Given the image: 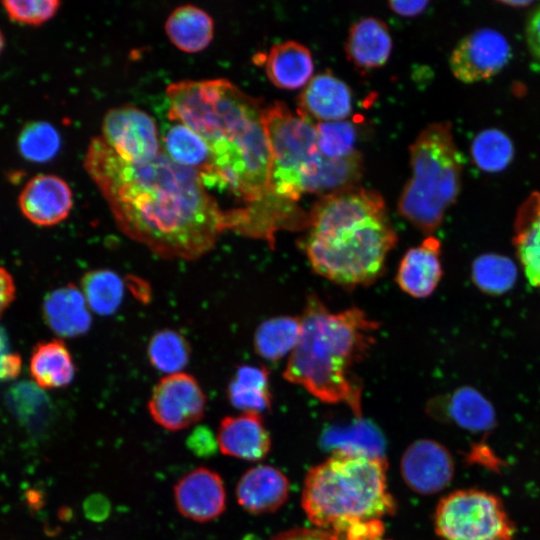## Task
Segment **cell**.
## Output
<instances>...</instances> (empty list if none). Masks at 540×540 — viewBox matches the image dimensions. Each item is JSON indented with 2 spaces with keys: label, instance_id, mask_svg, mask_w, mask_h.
Returning a JSON list of instances; mask_svg holds the SVG:
<instances>
[{
  "label": "cell",
  "instance_id": "b9f144b4",
  "mask_svg": "<svg viewBox=\"0 0 540 540\" xmlns=\"http://www.w3.org/2000/svg\"><path fill=\"white\" fill-rule=\"evenodd\" d=\"M273 540H341L340 536L324 529H296L277 536Z\"/></svg>",
  "mask_w": 540,
  "mask_h": 540
},
{
  "label": "cell",
  "instance_id": "d6986e66",
  "mask_svg": "<svg viewBox=\"0 0 540 540\" xmlns=\"http://www.w3.org/2000/svg\"><path fill=\"white\" fill-rule=\"evenodd\" d=\"M44 319L61 337H77L91 327L90 308L81 290L66 285L51 291L44 299Z\"/></svg>",
  "mask_w": 540,
  "mask_h": 540
},
{
  "label": "cell",
  "instance_id": "6da1fadb",
  "mask_svg": "<svg viewBox=\"0 0 540 540\" xmlns=\"http://www.w3.org/2000/svg\"><path fill=\"white\" fill-rule=\"evenodd\" d=\"M84 168L122 233L160 257L196 260L232 230L231 210L220 208L197 171L163 149L151 162L134 164L94 137Z\"/></svg>",
  "mask_w": 540,
  "mask_h": 540
},
{
  "label": "cell",
  "instance_id": "836d02e7",
  "mask_svg": "<svg viewBox=\"0 0 540 540\" xmlns=\"http://www.w3.org/2000/svg\"><path fill=\"white\" fill-rule=\"evenodd\" d=\"M472 279L483 292L500 295L511 289L517 278L514 262L506 256L485 254L472 264Z\"/></svg>",
  "mask_w": 540,
  "mask_h": 540
},
{
  "label": "cell",
  "instance_id": "bcb514c9",
  "mask_svg": "<svg viewBox=\"0 0 540 540\" xmlns=\"http://www.w3.org/2000/svg\"><path fill=\"white\" fill-rule=\"evenodd\" d=\"M502 4H505L507 6H511L513 8H520V7H523V6H528L530 5L532 2L531 1H502L501 2Z\"/></svg>",
  "mask_w": 540,
  "mask_h": 540
},
{
  "label": "cell",
  "instance_id": "44dd1931",
  "mask_svg": "<svg viewBox=\"0 0 540 540\" xmlns=\"http://www.w3.org/2000/svg\"><path fill=\"white\" fill-rule=\"evenodd\" d=\"M346 54L351 63L362 70L383 66L392 50V38L386 23L376 17L357 21L348 34Z\"/></svg>",
  "mask_w": 540,
  "mask_h": 540
},
{
  "label": "cell",
  "instance_id": "ac0fdd59",
  "mask_svg": "<svg viewBox=\"0 0 540 540\" xmlns=\"http://www.w3.org/2000/svg\"><path fill=\"white\" fill-rule=\"evenodd\" d=\"M289 483L278 469L259 465L246 471L236 486L239 505L252 514L274 512L286 501Z\"/></svg>",
  "mask_w": 540,
  "mask_h": 540
},
{
  "label": "cell",
  "instance_id": "f6af8a7d",
  "mask_svg": "<svg viewBox=\"0 0 540 540\" xmlns=\"http://www.w3.org/2000/svg\"><path fill=\"white\" fill-rule=\"evenodd\" d=\"M15 286L11 275L0 266V316L13 301Z\"/></svg>",
  "mask_w": 540,
  "mask_h": 540
},
{
  "label": "cell",
  "instance_id": "d4e9b609",
  "mask_svg": "<svg viewBox=\"0 0 540 540\" xmlns=\"http://www.w3.org/2000/svg\"><path fill=\"white\" fill-rule=\"evenodd\" d=\"M165 31L178 49L195 53L205 49L213 39L211 16L194 5H182L172 11L165 22Z\"/></svg>",
  "mask_w": 540,
  "mask_h": 540
},
{
  "label": "cell",
  "instance_id": "8d00e7d4",
  "mask_svg": "<svg viewBox=\"0 0 540 540\" xmlns=\"http://www.w3.org/2000/svg\"><path fill=\"white\" fill-rule=\"evenodd\" d=\"M316 131L318 149L325 157L343 158L356 151V127L351 122H320Z\"/></svg>",
  "mask_w": 540,
  "mask_h": 540
},
{
  "label": "cell",
  "instance_id": "f35d334b",
  "mask_svg": "<svg viewBox=\"0 0 540 540\" xmlns=\"http://www.w3.org/2000/svg\"><path fill=\"white\" fill-rule=\"evenodd\" d=\"M21 370V358L9 349L8 339L0 328V382L14 379Z\"/></svg>",
  "mask_w": 540,
  "mask_h": 540
},
{
  "label": "cell",
  "instance_id": "9c48e42d",
  "mask_svg": "<svg viewBox=\"0 0 540 540\" xmlns=\"http://www.w3.org/2000/svg\"><path fill=\"white\" fill-rule=\"evenodd\" d=\"M101 138L121 159L129 163H149L162 151L154 119L132 105H122L107 111L102 121Z\"/></svg>",
  "mask_w": 540,
  "mask_h": 540
},
{
  "label": "cell",
  "instance_id": "603a6c76",
  "mask_svg": "<svg viewBox=\"0 0 540 540\" xmlns=\"http://www.w3.org/2000/svg\"><path fill=\"white\" fill-rule=\"evenodd\" d=\"M173 122L161 135L163 151L175 163L197 171L205 186L216 184L207 143L188 126L178 121Z\"/></svg>",
  "mask_w": 540,
  "mask_h": 540
},
{
  "label": "cell",
  "instance_id": "4316f807",
  "mask_svg": "<svg viewBox=\"0 0 540 540\" xmlns=\"http://www.w3.org/2000/svg\"><path fill=\"white\" fill-rule=\"evenodd\" d=\"M30 372L40 388H61L72 382L75 364L65 343L53 339L37 344L31 356Z\"/></svg>",
  "mask_w": 540,
  "mask_h": 540
},
{
  "label": "cell",
  "instance_id": "1f68e13d",
  "mask_svg": "<svg viewBox=\"0 0 540 540\" xmlns=\"http://www.w3.org/2000/svg\"><path fill=\"white\" fill-rule=\"evenodd\" d=\"M82 293L90 310L100 315L117 311L124 295L122 279L108 269L87 272L81 280Z\"/></svg>",
  "mask_w": 540,
  "mask_h": 540
},
{
  "label": "cell",
  "instance_id": "4dcf8cb0",
  "mask_svg": "<svg viewBox=\"0 0 540 540\" xmlns=\"http://www.w3.org/2000/svg\"><path fill=\"white\" fill-rule=\"evenodd\" d=\"M363 170L362 156L357 151L343 158L323 155L321 164L307 187V193L320 196L356 186Z\"/></svg>",
  "mask_w": 540,
  "mask_h": 540
},
{
  "label": "cell",
  "instance_id": "5b68a950",
  "mask_svg": "<svg viewBox=\"0 0 540 540\" xmlns=\"http://www.w3.org/2000/svg\"><path fill=\"white\" fill-rule=\"evenodd\" d=\"M396 243L386 213L357 211L308 228L302 247L317 274L353 288L380 277Z\"/></svg>",
  "mask_w": 540,
  "mask_h": 540
},
{
  "label": "cell",
  "instance_id": "4fadbf2b",
  "mask_svg": "<svg viewBox=\"0 0 540 540\" xmlns=\"http://www.w3.org/2000/svg\"><path fill=\"white\" fill-rule=\"evenodd\" d=\"M174 500L177 510L184 517L200 523L214 520L226 507L222 478L209 468H196L176 483Z\"/></svg>",
  "mask_w": 540,
  "mask_h": 540
},
{
  "label": "cell",
  "instance_id": "7402d4cb",
  "mask_svg": "<svg viewBox=\"0 0 540 540\" xmlns=\"http://www.w3.org/2000/svg\"><path fill=\"white\" fill-rule=\"evenodd\" d=\"M265 72L278 88L294 90L312 79L314 62L310 50L296 41L275 44L267 54Z\"/></svg>",
  "mask_w": 540,
  "mask_h": 540
},
{
  "label": "cell",
  "instance_id": "7a4b0ae2",
  "mask_svg": "<svg viewBox=\"0 0 540 540\" xmlns=\"http://www.w3.org/2000/svg\"><path fill=\"white\" fill-rule=\"evenodd\" d=\"M170 120L183 123L208 145L216 184L257 204L270 195V149L264 109L226 79L183 80L166 89Z\"/></svg>",
  "mask_w": 540,
  "mask_h": 540
},
{
  "label": "cell",
  "instance_id": "2e32d148",
  "mask_svg": "<svg viewBox=\"0 0 540 540\" xmlns=\"http://www.w3.org/2000/svg\"><path fill=\"white\" fill-rule=\"evenodd\" d=\"M216 440L224 455L248 461L264 458L271 447L269 432L260 413L255 412L223 418Z\"/></svg>",
  "mask_w": 540,
  "mask_h": 540
},
{
  "label": "cell",
  "instance_id": "d590c367",
  "mask_svg": "<svg viewBox=\"0 0 540 540\" xmlns=\"http://www.w3.org/2000/svg\"><path fill=\"white\" fill-rule=\"evenodd\" d=\"M61 145L60 135L48 122L34 121L19 134L18 148L21 155L32 162H47L55 157Z\"/></svg>",
  "mask_w": 540,
  "mask_h": 540
},
{
  "label": "cell",
  "instance_id": "8992f818",
  "mask_svg": "<svg viewBox=\"0 0 540 540\" xmlns=\"http://www.w3.org/2000/svg\"><path fill=\"white\" fill-rule=\"evenodd\" d=\"M412 176L398 201V212L424 233L436 230L460 192L462 158L451 125L424 128L410 146Z\"/></svg>",
  "mask_w": 540,
  "mask_h": 540
},
{
  "label": "cell",
  "instance_id": "f1b7e54d",
  "mask_svg": "<svg viewBox=\"0 0 540 540\" xmlns=\"http://www.w3.org/2000/svg\"><path fill=\"white\" fill-rule=\"evenodd\" d=\"M301 334V319L295 316L269 318L257 327L253 344L256 353L271 362L291 354Z\"/></svg>",
  "mask_w": 540,
  "mask_h": 540
},
{
  "label": "cell",
  "instance_id": "3957f363",
  "mask_svg": "<svg viewBox=\"0 0 540 540\" xmlns=\"http://www.w3.org/2000/svg\"><path fill=\"white\" fill-rule=\"evenodd\" d=\"M300 319V338L283 377L325 403L348 405L361 418L362 385L351 368L371 348L379 323L356 307L331 312L314 295Z\"/></svg>",
  "mask_w": 540,
  "mask_h": 540
},
{
  "label": "cell",
  "instance_id": "d6a6232c",
  "mask_svg": "<svg viewBox=\"0 0 540 540\" xmlns=\"http://www.w3.org/2000/svg\"><path fill=\"white\" fill-rule=\"evenodd\" d=\"M147 356L150 364L158 371L168 375L179 373L190 360L191 347L180 332L161 329L151 336Z\"/></svg>",
  "mask_w": 540,
  "mask_h": 540
},
{
  "label": "cell",
  "instance_id": "e0dca14e",
  "mask_svg": "<svg viewBox=\"0 0 540 540\" xmlns=\"http://www.w3.org/2000/svg\"><path fill=\"white\" fill-rule=\"evenodd\" d=\"M352 109L348 85L329 72L317 74L307 83L298 99V112L311 121H342Z\"/></svg>",
  "mask_w": 540,
  "mask_h": 540
},
{
  "label": "cell",
  "instance_id": "5bb4252c",
  "mask_svg": "<svg viewBox=\"0 0 540 540\" xmlns=\"http://www.w3.org/2000/svg\"><path fill=\"white\" fill-rule=\"evenodd\" d=\"M22 214L39 226H54L65 220L73 206L68 183L52 174H38L23 187L18 198Z\"/></svg>",
  "mask_w": 540,
  "mask_h": 540
},
{
  "label": "cell",
  "instance_id": "52a82bcc",
  "mask_svg": "<svg viewBox=\"0 0 540 540\" xmlns=\"http://www.w3.org/2000/svg\"><path fill=\"white\" fill-rule=\"evenodd\" d=\"M264 124L270 149V195L297 201L307 193L323 158L316 124L282 102L265 107Z\"/></svg>",
  "mask_w": 540,
  "mask_h": 540
},
{
  "label": "cell",
  "instance_id": "277c9868",
  "mask_svg": "<svg viewBox=\"0 0 540 540\" xmlns=\"http://www.w3.org/2000/svg\"><path fill=\"white\" fill-rule=\"evenodd\" d=\"M386 460L333 453L305 479L302 507L319 529L338 535L352 526L381 521L395 510L387 490Z\"/></svg>",
  "mask_w": 540,
  "mask_h": 540
},
{
  "label": "cell",
  "instance_id": "30bf717a",
  "mask_svg": "<svg viewBox=\"0 0 540 540\" xmlns=\"http://www.w3.org/2000/svg\"><path fill=\"white\" fill-rule=\"evenodd\" d=\"M205 407L206 396L199 382L183 372L161 378L148 401L152 419L170 431L183 430L199 422Z\"/></svg>",
  "mask_w": 540,
  "mask_h": 540
},
{
  "label": "cell",
  "instance_id": "f546056e",
  "mask_svg": "<svg viewBox=\"0 0 540 540\" xmlns=\"http://www.w3.org/2000/svg\"><path fill=\"white\" fill-rule=\"evenodd\" d=\"M6 402L19 422L31 430H42L51 420L52 403L36 383L15 384L8 390Z\"/></svg>",
  "mask_w": 540,
  "mask_h": 540
},
{
  "label": "cell",
  "instance_id": "7dc6e473",
  "mask_svg": "<svg viewBox=\"0 0 540 540\" xmlns=\"http://www.w3.org/2000/svg\"><path fill=\"white\" fill-rule=\"evenodd\" d=\"M4 36H3V33H2V30L0 29V54L4 48Z\"/></svg>",
  "mask_w": 540,
  "mask_h": 540
},
{
  "label": "cell",
  "instance_id": "83f0119b",
  "mask_svg": "<svg viewBox=\"0 0 540 540\" xmlns=\"http://www.w3.org/2000/svg\"><path fill=\"white\" fill-rule=\"evenodd\" d=\"M230 403L243 412L261 413L271 407L269 371L265 366L241 365L227 387Z\"/></svg>",
  "mask_w": 540,
  "mask_h": 540
},
{
  "label": "cell",
  "instance_id": "8fae6325",
  "mask_svg": "<svg viewBox=\"0 0 540 540\" xmlns=\"http://www.w3.org/2000/svg\"><path fill=\"white\" fill-rule=\"evenodd\" d=\"M511 58V47L503 34L481 28L464 36L453 49L449 66L456 79L471 84L490 79Z\"/></svg>",
  "mask_w": 540,
  "mask_h": 540
},
{
  "label": "cell",
  "instance_id": "ab89813d",
  "mask_svg": "<svg viewBox=\"0 0 540 540\" xmlns=\"http://www.w3.org/2000/svg\"><path fill=\"white\" fill-rule=\"evenodd\" d=\"M217 440L206 426H198L187 438V446L194 454L207 457L215 453Z\"/></svg>",
  "mask_w": 540,
  "mask_h": 540
},
{
  "label": "cell",
  "instance_id": "ee69618b",
  "mask_svg": "<svg viewBox=\"0 0 540 540\" xmlns=\"http://www.w3.org/2000/svg\"><path fill=\"white\" fill-rule=\"evenodd\" d=\"M388 5L397 15L414 17L420 15L427 8L429 2L423 0L390 1Z\"/></svg>",
  "mask_w": 540,
  "mask_h": 540
},
{
  "label": "cell",
  "instance_id": "e575fe53",
  "mask_svg": "<svg viewBox=\"0 0 540 540\" xmlns=\"http://www.w3.org/2000/svg\"><path fill=\"white\" fill-rule=\"evenodd\" d=\"M471 155L481 170L499 172L507 168L512 161L514 147L504 132L489 128L475 136L471 144Z\"/></svg>",
  "mask_w": 540,
  "mask_h": 540
},
{
  "label": "cell",
  "instance_id": "ffe728a7",
  "mask_svg": "<svg viewBox=\"0 0 540 540\" xmlns=\"http://www.w3.org/2000/svg\"><path fill=\"white\" fill-rule=\"evenodd\" d=\"M436 416H445L470 432H485L495 424L492 404L476 389L464 386L429 405Z\"/></svg>",
  "mask_w": 540,
  "mask_h": 540
},
{
  "label": "cell",
  "instance_id": "74e56055",
  "mask_svg": "<svg viewBox=\"0 0 540 540\" xmlns=\"http://www.w3.org/2000/svg\"><path fill=\"white\" fill-rule=\"evenodd\" d=\"M58 0H5L3 8L8 17L21 24L37 26L51 19L58 11Z\"/></svg>",
  "mask_w": 540,
  "mask_h": 540
},
{
  "label": "cell",
  "instance_id": "9a60e30c",
  "mask_svg": "<svg viewBox=\"0 0 540 540\" xmlns=\"http://www.w3.org/2000/svg\"><path fill=\"white\" fill-rule=\"evenodd\" d=\"M442 274L441 243L436 237L428 235L403 255L395 280L409 296L425 298L438 286Z\"/></svg>",
  "mask_w": 540,
  "mask_h": 540
},
{
  "label": "cell",
  "instance_id": "60d3db41",
  "mask_svg": "<svg viewBox=\"0 0 540 540\" xmlns=\"http://www.w3.org/2000/svg\"><path fill=\"white\" fill-rule=\"evenodd\" d=\"M339 536L341 540H388L384 538L382 521H372L352 526Z\"/></svg>",
  "mask_w": 540,
  "mask_h": 540
},
{
  "label": "cell",
  "instance_id": "cb8c5ba5",
  "mask_svg": "<svg viewBox=\"0 0 540 540\" xmlns=\"http://www.w3.org/2000/svg\"><path fill=\"white\" fill-rule=\"evenodd\" d=\"M516 253L530 283L540 289V193L519 208L515 221Z\"/></svg>",
  "mask_w": 540,
  "mask_h": 540
},
{
  "label": "cell",
  "instance_id": "7c38bea8",
  "mask_svg": "<svg viewBox=\"0 0 540 540\" xmlns=\"http://www.w3.org/2000/svg\"><path fill=\"white\" fill-rule=\"evenodd\" d=\"M401 474L413 491L423 495L434 494L451 482L454 474L453 458L439 442L417 440L402 456Z\"/></svg>",
  "mask_w": 540,
  "mask_h": 540
},
{
  "label": "cell",
  "instance_id": "ba28073f",
  "mask_svg": "<svg viewBox=\"0 0 540 540\" xmlns=\"http://www.w3.org/2000/svg\"><path fill=\"white\" fill-rule=\"evenodd\" d=\"M435 531L441 540H513L515 527L501 500L484 490H457L438 503Z\"/></svg>",
  "mask_w": 540,
  "mask_h": 540
},
{
  "label": "cell",
  "instance_id": "484cf974",
  "mask_svg": "<svg viewBox=\"0 0 540 540\" xmlns=\"http://www.w3.org/2000/svg\"><path fill=\"white\" fill-rule=\"evenodd\" d=\"M322 441L332 454L385 459L382 434L374 424L361 418L347 426L329 428L323 433Z\"/></svg>",
  "mask_w": 540,
  "mask_h": 540
},
{
  "label": "cell",
  "instance_id": "7bdbcfd3",
  "mask_svg": "<svg viewBox=\"0 0 540 540\" xmlns=\"http://www.w3.org/2000/svg\"><path fill=\"white\" fill-rule=\"evenodd\" d=\"M526 40L531 53L540 60V7L533 11L527 22Z\"/></svg>",
  "mask_w": 540,
  "mask_h": 540
}]
</instances>
